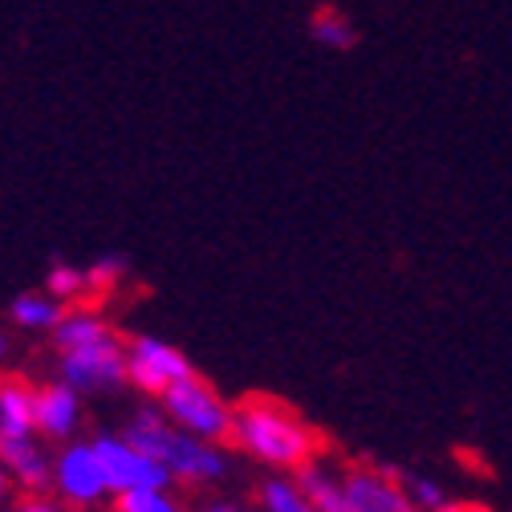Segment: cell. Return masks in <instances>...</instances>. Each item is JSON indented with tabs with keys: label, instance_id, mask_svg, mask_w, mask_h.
I'll return each instance as SVG.
<instances>
[{
	"label": "cell",
	"instance_id": "cell-1",
	"mask_svg": "<svg viewBox=\"0 0 512 512\" xmlns=\"http://www.w3.org/2000/svg\"><path fill=\"white\" fill-rule=\"evenodd\" d=\"M232 443L248 460L265 464L273 472H285V476H297L322 452L317 431L293 407L265 399V395H252L232 407Z\"/></svg>",
	"mask_w": 512,
	"mask_h": 512
},
{
	"label": "cell",
	"instance_id": "cell-2",
	"mask_svg": "<svg viewBox=\"0 0 512 512\" xmlns=\"http://www.w3.org/2000/svg\"><path fill=\"white\" fill-rule=\"evenodd\" d=\"M122 435L131 439L139 452L163 460L175 476V484H220L232 472V456L224 452V443H208L179 431L159 403L135 407V415L126 419Z\"/></svg>",
	"mask_w": 512,
	"mask_h": 512
},
{
	"label": "cell",
	"instance_id": "cell-3",
	"mask_svg": "<svg viewBox=\"0 0 512 512\" xmlns=\"http://www.w3.org/2000/svg\"><path fill=\"white\" fill-rule=\"evenodd\" d=\"M159 407L179 431L196 435V439H208V443H228L232 439V407L208 387L200 374L175 382V387L159 399Z\"/></svg>",
	"mask_w": 512,
	"mask_h": 512
},
{
	"label": "cell",
	"instance_id": "cell-4",
	"mask_svg": "<svg viewBox=\"0 0 512 512\" xmlns=\"http://www.w3.org/2000/svg\"><path fill=\"white\" fill-rule=\"evenodd\" d=\"M57 378L70 382L78 395H114L131 387V366H126V338H106L82 350H61Z\"/></svg>",
	"mask_w": 512,
	"mask_h": 512
},
{
	"label": "cell",
	"instance_id": "cell-5",
	"mask_svg": "<svg viewBox=\"0 0 512 512\" xmlns=\"http://www.w3.org/2000/svg\"><path fill=\"white\" fill-rule=\"evenodd\" d=\"M90 443H94V452H98V460H102L110 496L135 492V488H171V484H175L171 468H167L163 460L139 452V447L126 439L122 431H94Z\"/></svg>",
	"mask_w": 512,
	"mask_h": 512
},
{
	"label": "cell",
	"instance_id": "cell-6",
	"mask_svg": "<svg viewBox=\"0 0 512 512\" xmlns=\"http://www.w3.org/2000/svg\"><path fill=\"white\" fill-rule=\"evenodd\" d=\"M53 496L70 508H98L110 496L102 460L90 439H70L53 452Z\"/></svg>",
	"mask_w": 512,
	"mask_h": 512
},
{
	"label": "cell",
	"instance_id": "cell-7",
	"mask_svg": "<svg viewBox=\"0 0 512 512\" xmlns=\"http://www.w3.org/2000/svg\"><path fill=\"white\" fill-rule=\"evenodd\" d=\"M126 366H131V387L143 391L155 403L175 387V382L196 374L179 346H171L167 338H155V334H131L126 338Z\"/></svg>",
	"mask_w": 512,
	"mask_h": 512
},
{
	"label": "cell",
	"instance_id": "cell-8",
	"mask_svg": "<svg viewBox=\"0 0 512 512\" xmlns=\"http://www.w3.org/2000/svg\"><path fill=\"white\" fill-rule=\"evenodd\" d=\"M346 476V496L354 512H423L407 488L395 480L391 468H374V464H358V468H342Z\"/></svg>",
	"mask_w": 512,
	"mask_h": 512
},
{
	"label": "cell",
	"instance_id": "cell-9",
	"mask_svg": "<svg viewBox=\"0 0 512 512\" xmlns=\"http://www.w3.org/2000/svg\"><path fill=\"white\" fill-rule=\"evenodd\" d=\"M86 395H78L70 382H41L37 387V435L45 443H70L78 439L82 431V419H86V407H82Z\"/></svg>",
	"mask_w": 512,
	"mask_h": 512
},
{
	"label": "cell",
	"instance_id": "cell-10",
	"mask_svg": "<svg viewBox=\"0 0 512 512\" xmlns=\"http://www.w3.org/2000/svg\"><path fill=\"white\" fill-rule=\"evenodd\" d=\"M0 464L25 496L53 488V452L41 435H0Z\"/></svg>",
	"mask_w": 512,
	"mask_h": 512
},
{
	"label": "cell",
	"instance_id": "cell-11",
	"mask_svg": "<svg viewBox=\"0 0 512 512\" xmlns=\"http://www.w3.org/2000/svg\"><path fill=\"white\" fill-rule=\"evenodd\" d=\"M0 435H37V387L21 374L0 378Z\"/></svg>",
	"mask_w": 512,
	"mask_h": 512
},
{
	"label": "cell",
	"instance_id": "cell-12",
	"mask_svg": "<svg viewBox=\"0 0 512 512\" xmlns=\"http://www.w3.org/2000/svg\"><path fill=\"white\" fill-rule=\"evenodd\" d=\"M301 484V492L309 496L313 508H322V512H354L350 508V496H346V476L342 468L326 464V460H313L309 468H301L293 476Z\"/></svg>",
	"mask_w": 512,
	"mask_h": 512
},
{
	"label": "cell",
	"instance_id": "cell-13",
	"mask_svg": "<svg viewBox=\"0 0 512 512\" xmlns=\"http://www.w3.org/2000/svg\"><path fill=\"white\" fill-rule=\"evenodd\" d=\"M57 350H82V346H94V342H106L114 338V326L102 317V309H90V305H70L66 317L57 322V330L49 334Z\"/></svg>",
	"mask_w": 512,
	"mask_h": 512
},
{
	"label": "cell",
	"instance_id": "cell-14",
	"mask_svg": "<svg viewBox=\"0 0 512 512\" xmlns=\"http://www.w3.org/2000/svg\"><path fill=\"white\" fill-rule=\"evenodd\" d=\"M70 305H61L57 297H49L45 289H29V293H17L9 301V322L25 334H53L57 322L66 317Z\"/></svg>",
	"mask_w": 512,
	"mask_h": 512
},
{
	"label": "cell",
	"instance_id": "cell-15",
	"mask_svg": "<svg viewBox=\"0 0 512 512\" xmlns=\"http://www.w3.org/2000/svg\"><path fill=\"white\" fill-rule=\"evenodd\" d=\"M395 480L407 488V496L423 508V512H456V500L439 480H431L427 472H415V468H391Z\"/></svg>",
	"mask_w": 512,
	"mask_h": 512
},
{
	"label": "cell",
	"instance_id": "cell-16",
	"mask_svg": "<svg viewBox=\"0 0 512 512\" xmlns=\"http://www.w3.org/2000/svg\"><path fill=\"white\" fill-rule=\"evenodd\" d=\"M256 500H261V512H322L313 508L309 496L301 492V484L285 472H277L273 480L261 484V492H256Z\"/></svg>",
	"mask_w": 512,
	"mask_h": 512
},
{
	"label": "cell",
	"instance_id": "cell-17",
	"mask_svg": "<svg viewBox=\"0 0 512 512\" xmlns=\"http://www.w3.org/2000/svg\"><path fill=\"white\" fill-rule=\"evenodd\" d=\"M45 293H49V297H57L61 305H78V301L90 293L86 269H78V265H66V261H57V265L45 273Z\"/></svg>",
	"mask_w": 512,
	"mask_h": 512
},
{
	"label": "cell",
	"instance_id": "cell-18",
	"mask_svg": "<svg viewBox=\"0 0 512 512\" xmlns=\"http://www.w3.org/2000/svg\"><path fill=\"white\" fill-rule=\"evenodd\" d=\"M309 33H313L317 45H326V49H350V45L358 41L354 25H350L338 9H317L313 21H309Z\"/></svg>",
	"mask_w": 512,
	"mask_h": 512
},
{
	"label": "cell",
	"instance_id": "cell-19",
	"mask_svg": "<svg viewBox=\"0 0 512 512\" xmlns=\"http://www.w3.org/2000/svg\"><path fill=\"white\" fill-rule=\"evenodd\" d=\"M114 512H183L171 488H135L114 496Z\"/></svg>",
	"mask_w": 512,
	"mask_h": 512
},
{
	"label": "cell",
	"instance_id": "cell-20",
	"mask_svg": "<svg viewBox=\"0 0 512 512\" xmlns=\"http://www.w3.org/2000/svg\"><path fill=\"white\" fill-rule=\"evenodd\" d=\"M126 277H131V265H126L122 252H102L94 265H86L90 293H114L118 285H126Z\"/></svg>",
	"mask_w": 512,
	"mask_h": 512
},
{
	"label": "cell",
	"instance_id": "cell-21",
	"mask_svg": "<svg viewBox=\"0 0 512 512\" xmlns=\"http://www.w3.org/2000/svg\"><path fill=\"white\" fill-rule=\"evenodd\" d=\"M13 512H66V504H61V500H49V496L37 492V496H25Z\"/></svg>",
	"mask_w": 512,
	"mask_h": 512
},
{
	"label": "cell",
	"instance_id": "cell-22",
	"mask_svg": "<svg viewBox=\"0 0 512 512\" xmlns=\"http://www.w3.org/2000/svg\"><path fill=\"white\" fill-rule=\"evenodd\" d=\"M13 488H17V484H13L9 468H5V464H0V508H5V504L13 500Z\"/></svg>",
	"mask_w": 512,
	"mask_h": 512
},
{
	"label": "cell",
	"instance_id": "cell-23",
	"mask_svg": "<svg viewBox=\"0 0 512 512\" xmlns=\"http://www.w3.org/2000/svg\"><path fill=\"white\" fill-rule=\"evenodd\" d=\"M200 512H252V508H244V504H236V500H212V504H204Z\"/></svg>",
	"mask_w": 512,
	"mask_h": 512
},
{
	"label": "cell",
	"instance_id": "cell-24",
	"mask_svg": "<svg viewBox=\"0 0 512 512\" xmlns=\"http://www.w3.org/2000/svg\"><path fill=\"white\" fill-rule=\"evenodd\" d=\"M13 358V334L5 330V326H0V366H5Z\"/></svg>",
	"mask_w": 512,
	"mask_h": 512
}]
</instances>
